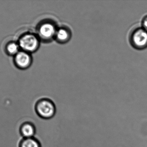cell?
Wrapping results in <instances>:
<instances>
[{
  "mask_svg": "<svg viewBox=\"0 0 147 147\" xmlns=\"http://www.w3.org/2000/svg\"><path fill=\"white\" fill-rule=\"evenodd\" d=\"M142 27L147 31V15L144 16L142 22Z\"/></svg>",
  "mask_w": 147,
  "mask_h": 147,
  "instance_id": "cell-10",
  "label": "cell"
},
{
  "mask_svg": "<svg viewBox=\"0 0 147 147\" xmlns=\"http://www.w3.org/2000/svg\"><path fill=\"white\" fill-rule=\"evenodd\" d=\"M20 48L18 43L11 42L7 45L6 49L8 54L15 56L20 51Z\"/></svg>",
  "mask_w": 147,
  "mask_h": 147,
  "instance_id": "cell-9",
  "label": "cell"
},
{
  "mask_svg": "<svg viewBox=\"0 0 147 147\" xmlns=\"http://www.w3.org/2000/svg\"><path fill=\"white\" fill-rule=\"evenodd\" d=\"M19 147H41L39 142L34 137L23 138L20 143Z\"/></svg>",
  "mask_w": 147,
  "mask_h": 147,
  "instance_id": "cell-8",
  "label": "cell"
},
{
  "mask_svg": "<svg viewBox=\"0 0 147 147\" xmlns=\"http://www.w3.org/2000/svg\"><path fill=\"white\" fill-rule=\"evenodd\" d=\"M58 27L53 21L46 19L39 23L36 34L41 41L46 43L50 42L54 40Z\"/></svg>",
  "mask_w": 147,
  "mask_h": 147,
  "instance_id": "cell-1",
  "label": "cell"
},
{
  "mask_svg": "<svg viewBox=\"0 0 147 147\" xmlns=\"http://www.w3.org/2000/svg\"><path fill=\"white\" fill-rule=\"evenodd\" d=\"M129 41L135 49L139 50L146 49L147 48V31L142 27L135 28L129 35Z\"/></svg>",
  "mask_w": 147,
  "mask_h": 147,
  "instance_id": "cell-4",
  "label": "cell"
},
{
  "mask_svg": "<svg viewBox=\"0 0 147 147\" xmlns=\"http://www.w3.org/2000/svg\"><path fill=\"white\" fill-rule=\"evenodd\" d=\"M35 109L37 114L43 119H51L56 113L54 104L47 98H42L38 101L35 104Z\"/></svg>",
  "mask_w": 147,
  "mask_h": 147,
  "instance_id": "cell-3",
  "label": "cell"
},
{
  "mask_svg": "<svg viewBox=\"0 0 147 147\" xmlns=\"http://www.w3.org/2000/svg\"><path fill=\"white\" fill-rule=\"evenodd\" d=\"M32 59L31 54L25 51H20L14 56V63L21 69L28 68L32 64Z\"/></svg>",
  "mask_w": 147,
  "mask_h": 147,
  "instance_id": "cell-5",
  "label": "cell"
},
{
  "mask_svg": "<svg viewBox=\"0 0 147 147\" xmlns=\"http://www.w3.org/2000/svg\"><path fill=\"white\" fill-rule=\"evenodd\" d=\"M20 133L23 138L34 137L36 134V128L31 122H25L20 128Z\"/></svg>",
  "mask_w": 147,
  "mask_h": 147,
  "instance_id": "cell-7",
  "label": "cell"
},
{
  "mask_svg": "<svg viewBox=\"0 0 147 147\" xmlns=\"http://www.w3.org/2000/svg\"><path fill=\"white\" fill-rule=\"evenodd\" d=\"M37 34L27 33L19 39L18 44L22 51L31 54L37 51L39 47L40 42Z\"/></svg>",
  "mask_w": 147,
  "mask_h": 147,
  "instance_id": "cell-2",
  "label": "cell"
},
{
  "mask_svg": "<svg viewBox=\"0 0 147 147\" xmlns=\"http://www.w3.org/2000/svg\"><path fill=\"white\" fill-rule=\"evenodd\" d=\"M72 36L71 31L66 26L58 27L55 34L54 40L59 44H65L69 41Z\"/></svg>",
  "mask_w": 147,
  "mask_h": 147,
  "instance_id": "cell-6",
  "label": "cell"
}]
</instances>
